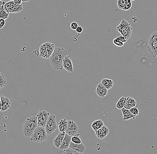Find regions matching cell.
<instances>
[{
    "mask_svg": "<svg viewBox=\"0 0 157 154\" xmlns=\"http://www.w3.org/2000/svg\"><path fill=\"white\" fill-rule=\"evenodd\" d=\"M67 54L68 50L67 49L63 48H55L49 58L51 67L56 70H62L63 69V60Z\"/></svg>",
    "mask_w": 157,
    "mask_h": 154,
    "instance_id": "6da1fadb",
    "label": "cell"
},
{
    "mask_svg": "<svg viewBox=\"0 0 157 154\" xmlns=\"http://www.w3.org/2000/svg\"><path fill=\"white\" fill-rule=\"evenodd\" d=\"M38 127L37 116H33L26 119L22 126V132L27 137H30L34 130Z\"/></svg>",
    "mask_w": 157,
    "mask_h": 154,
    "instance_id": "7a4b0ae2",
    "label": "cell"
},
{
    "mask_svg": "<svg viewBox=\"0 0 157 154\" xmlns=\"http://www.w3.org/2000/svg\"><path fill=\"white\" fill-rule=\"evenodd\" d=\"M30 138L31 140L37 143L43 142L46 140L47 139V134L45 127H37L34 130Z\"/></svg>",
    "mask_w": 157,
    "mask_h": 154,
    "instance_id": "3957f363",
    "label": "cell"
},
{
    "mask_svg": "<svg viewBox=\"0 0 157 154\" xmlns=\"http://www.w3.org/2000/svg\"><path fill=\"white\" fill-rule=\"evenodd\" d=\"M147 49L150 56L153 57L157 56V31L154 32L148 37Z\"/></svg>",
    "mask_w": 157,
    "mask_h": 154,
    "instance_id": "277c9868",
    "label": "cell"
},
{
    "mask_svg": "<svg viewBox=\"0 0 157 154\" xmlns=\"http://www.w3.org/2000/svg\"><path fill=\"white\" fill-rule=\"evenodd\" d=\"M117 29L127 40L131 36L132 28L130 24L124 19L122 20L121 23L117 27Z\"/></svg>",
    "mask_w": 157,
    "mask_h": 154,
    "instance_id": "5b68a950",
    "label": "cell"
},
{
    "mask_svg": "<svg viewBox=\"0 0 157 154\" xmlns=\"http://www.w3.org/2000/svg\"><path fill=\"white\" fill-rule=\"evenodd\" d=\"M54 44L50 43H45L40 46L39 55L44 58H49L54 49Z\"/></svg>",
    "mask_w": 157,
    "mask_h": 154,
    "instance_id": "8992f818",
    "label": "cell"
},
{
    "mask_svg": "<svg viewBox=\"0 0 157 154\" xmlns=\"http://www.w3.org/2000/svg\"><path fill=\"white\" fill-rule=\"evenodd\" d=\"M45 128L47 135H49L52 134L57 129L56 116L54 115H50Z\"/></svg>",
    "mask_w": 157,
    "mask_h": 154,
    "instance_id": "52a82bcc",
    "label": "cell"
},
{
    "mask_svg": "<svg viewBox=\"0 0 157 154\" xmlns=\"http://www.w3.org/2000/svg\"><path fill=\"white\" fill-rule=\"evenodd\" d=\"M4 9L9 13H19L23 10L22 5H18L15 3L14 1H10L5 3Z\"/></svg>",
    "mask_w": 157,
    "mask_h": 154,
    "instance_id": "ba28073f",
    "label": "cell"
},
{
    "mask_svg": "<svg viewBox=\"0 0 157 154\" xmlns=\"http://www.w3.org/2000/svg\"><path fill=\"white\" fill-rule=\"evenodd\" d=\"M50 115V113L46 111L39 112L36 115L38 119V126L45 127Z\"/></svg>",
    "mask_w": 157,
    "mask_h": 154,
    "instance_id": "9c48e42d",
    "label": "cell"
},
{
    "mask_svg": "<svg viewBox=\"0 0 157 154\" xmlns=\"http://www.w3.org/2000/svg\"><path fill=\"white\" fill-rule=\"evenodd\" d=\"M78 127L77 124L73 120H68V128L66 130V133L71 136H74L78 134Z\"/></svg>",
    "mask_w": 157,
    "mask_h": 154,
    "instance_id": "30bf717a",
    "label": "cell"
},
{
    "mask_svg": "<svg viewBox=\"0 0 157 154\" xmlns=\"http://www.w3.org/2000/svg\"><path fill=\"white\" fill-rule=\"evenodd\" d=\"M63 67L64 69L69 72H73V65L70 56H66L63 61Z\"/></svg>",
    "mask_w": 157,
    "mask_h": 154,
    "instance_id": "8fae6325",
    "label": "cell"
},
{
    "mask_svg": "<svg viewBox=\"0 0 157 154\" xmlns=\"http://www.w3.org/2000/svg\"><path fill=\"white\" fill-rule=\"evenodd\" d=\"M96 93L101 98H104L107 96L108 89L103 85L101 83H99L96 88Z\"/></svg>",
    "mask_w": 157,
    "mask_h": 154,
    "instance_id": "7c38bea8",
    "label": "cell"
},
{
    "mask_svg": "<svg viewBox=\"0 0 157 154\" xmlns=\"http://www.w3.org/2000/svg\"><path fill=\"white\" fill-rule=\"evenodd\" d=\"M1 112H5L11 108V102L7 97L1 96Z\"/></svg>",
    "mask_w": 157,
    "mask_h": 154,
    "instance_id": "4fadbf2b",
    "label": "cell"
},
{
    "mask_svg": "<svg viewBox=\"0 0 157 154\" xmlns=\"http://www.w3.org/2000/svg\"><path fill=\"white\" fill-rule=\"evenodd\" d=\"M109 130L106 126L104 125L101 128L95 131L96 136L100 139H103L109 134Z\"/></svg>",
    "mask_w": 157,
    "mask_h": 154,
    "instance_id": "5bb4252c",
    "label": "cell"
},
{
    "mask_svg": "<svg viewBox=\"0 0 157 154\" xmlns=\"http://www.w3.org/2000/svg\"><path fill=\"white\" fill-rule=\"evenodd\" d=\"M72 136L66 133L65 137L62 141V143L59 147V149L63 151V150H66L69 148V145L72 141Z\"/></svg>",
    "mask_w": 157,
    "mask_h": 154,
    "instance_id": "9a60e30c",
    "label": "cell"
},
{
    "mask_svg": "<svg viewBox=\"0 0 157 154\" xmlns=\"http://www.w3.org/2000/svg\"><path fill=\"white\" fill-rule=\"evenodd\" d=\"M65 135H66V132H60L58 135L53 140V144L56 148H59Z\"/></svg>",
    "mask_w": 157,
    "mask_h": 154,
    "instance_id": "2e32d148",
    "label": "cell"
},
{
    "mask_svg": "<svg viewBox=\"0 0 157 154\" xmlns=\"http://www.w3.org/2000/svg\"><path fill=\"white\" fill-rule=\"evenodd\" d=\"M69 148H72L80 153V154H83L86 150L85 146L83 143L76 144L72 141L69 145Z\"/></svg>",
    "mask_w": 157,
    "mask_h": 154,
    "instance_id": "e0dca14e",
    "label": "cell"
},
{
    "mask_svg": "<svg viewBox=\"0 0 157 154\" xmlns=\"http://www.w3.org/2000/svg\"><path fill=\"white\" fill-rule=\"evenodd\" d=\"M121 112H122V115H123V120H128L130 119H135V116L133 115L129 109H121Z\"/></svg>",
    "mask_w": 157,
    "mask_h": 154,
    "instance_id": "ac0fdd59",
    "label": "cell"
},
{
    "mask_svg": "<svg viewBox=\"0 0 157 154\" xmlns=\"http://www.w3.org/2000/svg\"><path fill=\"white\" fill-rule=\"evenodd\" d=\"M137 106L136 100L131 97H127L126 104L124 106L125 109H130L131 108Z\"/></svg>",
    "mask_w": 157,
    "mask_h": 154,
    "instance_id": "d6986e66",
    "label": "cell"
},
{
    "mask_svg": "<svg viewBox=\"0 0 157 154\" xmlns=\"http://www.w3.org/2000/svg\"><path fill=\"white\" fill-rule=\"evenodd\" d=\"M68 120L66 119H61L58 123V128L59 132H65L68 128Z\"/></svg>",
    "mask_w": 157,
    "mask_h": 154,
    "instance_id": "ffe728a7",
    "label": "cell"
},
{
    "mask_svg": "<svg viewBox=\"0 0 157 154\" xmlns=\"http://www.w3.org/2000/svg\"><path fill=\"white\" fill-rule=\"evenodd\" d=\"M127 40L123 36H118L115 38L113 40V43L115 45L118 47H122L124 45V44L127 42Z\"/></svg>",
    "mask_w": 157,
    "mask_h": 154,
    "instance_id": "44dd1931",
    "label": "cell"
},
{
    "mask_svg": "<svg viewBox=\"0 0 157 154\" xmlns=\"http://www.w3.org/2000/svg\"><path fill=\"white\" fill-rule=\"evenodd\" d=\"M104 125V123L103 121L101 119H98V120L94 121L92 123L91 125V127L95 132L98 129L101 128Z\"/></svg>",
    "mask_w": 157,
    "mask_h": 154,
    "instance_id": "7402d4cb",
    "label": "cell"
},
{
    "mask_svg": "<svg viewBox=\"0 0 157 154\" xmlns=\"http://www.w3.org/2000/svg\"><path fill=\"white\" fill-rule=\"evenodd\" d=\"M101 83L108 90H109V89H110V88H112L114 86V82L112 79L104 78V79H102L101 82Z\"/></svg>",
    "mask_w": 157,
    "mask_h": 154,
    "instance_id": "603a6c76",
    "label": "cell"
},
{
    "mask_svg": "<svg viewBox=\"0 0 157 154\" xmlns=\"http://www.w3.org/2000/svg\"><path fill=\"white\" fill-rule=\"evenodd\" d=\"M127 98V97H122L118 100L116 105V107L117 109H121L124 108V106L126 104Z\"/></svg>",
    "mask_w": 157,
    "mask_h": 154,
    "instance_id": "cb8c5ba5",
    "label": "cell"
},
{
    "mask_svg": "<svg viewBox=\"0 0 157 154\" xmlns=\"http://www.w3.org/2000/svg\"><path fill=\"white\" fill-rule=\"evenodd\" d=\"M6 84V80L2 72L0 74V88L2 89L3 87L5 86Z\"/></svg>",
    "mask_w": 157,
    "mask_h": 154,
    "instance_id": "d4e9b609",
    "label": "cell"
},
{
    "mask_svg": "<svg viewBox=\"0 0 157 154\" xmlns=\"http://www.w3.org/2000/svg\"><path fill=\"white\" fill-rule=\"evenodd\" d=\"M10 13L7 12L5 9H0V17L1 18L6 19L9 17Z\"/></svg>",
    "mask_w": 157,
    "mask_h": 154,
    "instance_id": "484cf974",
    "label": "cell"
},
{
    "mask_svg": "<svg viewBox=\"0 0 157 154\" xmlns=\"http://www.w3.org/2000/svg\"><path fill=\"white\" fill-rule=\"evenodd\" d=\"M128 1L129 0H117V5L119 9L123 10Z\"/></svg>",
    "mask_w": 157,
    "mask_h": 154,
    "instance_id": "4316f807",
    "label": "cell"
},
{
    "mask_svg": "<svg viewBox=\"0 0 157 154\" xmlns=\"http://www.w3.org/2000/svg\"><path fill=\"white\" fill-rule=\"evenodd\" d=\"M79 135H80L79 134H77L75 136H72V142L74 143H76V144H80V143H82V140H81L80 138L78 137Z\"/></svg>",
    "mask_w": 157,
    "mask_h": 154,
    "instance_id": "83f0119b",
    "label": "cell"
},
{
    "mask_svg": "<svg viewBox=\"0 0 157 154\" xmlns=\"http://www.w3.org/2000/svg\"><path fill=\"white\" fill-rule=\"evenodd\" d=\"M62 153L65 154H80V153L72 149V148H69L66 150H63Z\"/></svg>",
    "mask_w": 157,
    "mask_h": 154,
    "instance_id": "f1b7e54d",
    "label": "cell"
},
{
    "mask_svg": "<svg viewBox=\"0 0 157 154\" xmlns=\"http://www.w3.org/2000/svg\"><path fill=\"white\" fill-rule=\"evenodd\" d=\"M130 111L131 112L133 115L137 116L139 114V110L137 109V106H135V107H133V108H131L130 109H129Z\"/></svg>",
    "mask_w": 157,
    "mask_h": 154,
    "instance_id": "f546056e",
    "label": "cell"
},
{
    "mask_svg": "<svg viewBox=\"0 0 157 154\" xmlns=\"http://www.w3.org/2000/svg\"><path fill=\"white\" fill-rule=\"evenodd\" d=\"M78 26V23L75 21L72 22L70 25V27L73 30H75L76 29H77V27Z\"/></svg>",
    "mask_w": 157,
    "mask_h": 154,
    "instance_id": "4dcf8cb0",
    "label": "cell"
},
{
    "mask_svg": "<svg viewBox=\"0 0 157 154\" xmlns=\"http://www.w3.org/2000/svg\"><path fill=\"white\" fill-rule=\"evenodd\" d=\"M132 6L131 0H129L127 2L126 4L125 7H124V10H128L130 9Z\"/></svg>",
    "mask_w": 157,
    "mask_h": 154,
    "instance_id": "1f68e13d",
    "label": "cell"
},
{
    "mask_svg": "<svg viewBox=\"0 0 157 154\" xmlns=\"http://www.w3.org/2000/svg\"><path fill=\"white\" fill-rule=\"evenodd\" d=\"M5 21L4 19H0V29H2L5 25Z\"/></svg>",
    "mask_w": 157,
    "mask_h": 154,
    "instance_id": "d6a6232c",
    "label": "cell"
},
{
    "mask_svg": "<svg viewBox=\"0 0 157 154\" xmlns=\"http://www.w3.org/2000/svg\"><path fill=\"white\" fill-rule=\"evenodd\" d=\"M83 27L81 26H78L77 29H76V30H75V31L76 32L79 34V33H81L83 32Z\"/></svg>",
    "mask_w": 157,
    "mask_h": 154,
    "instance_id": "836d02e7",
    "label": "cell"
},
{
    "mask_svg": "<svg viewBox=\"0 0 157 154\" xmlns=\"http://www.w3.org/2000/svg\"><path fill=\"white\" fill-rule=\"evenodd\" d=\"M13 1H14L15 3L20 5H22V2H23L22 0H14Z\"/></svg>",
    "mask_w": 157,
    "mask_h": 154,
    "instance_id": "e575fe53",
    "label": "cell"
},
{
    "mask_svg": "<svg viewBox=\"0 0 157 154\" xmlns=\"http://www.w3.org/2000/svg\"><path fill=\"white\" fill-rule=\"evenodd\" d=\"M23 2H30V0H22Z\"/></svg>",
    "mask_w": 157,
    "mask_h": 154,
    "instance_id": "d590c367",
    "label": "cell"
},
{
    "mask_svg": "<svg viewBox=\"0 0 157 154\" xmlns=\"http://www.w3.org/2000/svg\"><path fill=\"white\" fill-rule=\"evenodd\" d=\"M10 1H13L14 0H9Z\"/></svg>",
    "mask_w": 157,
    "mask_h": 154,
    "instance_id": "8d00e7d4",
    "label": "cell"
},
{
    "mask_svg": "<svg viewBox=\"0 0 157 154\" xmlns=\"http://www.w3.org/2000/svg\"><path fill=\"white\" fill-rule=\"evenodd\" d=\"M132 1H134V0H132Z\"/></svg>",
    "mask_w": 157,
    "mask_h": 154,
    "instance_id": "74e56055",
    "label": "cell"
},
{
    "mask_svg": "<svg viewBox=\"0 0 157 154\" xmlns=\"http://www.w3.org/2000/svg\"></svg>",
    "mask_w": 157,
    "mask_h": 154,
    "instance_id": "f35d334b",
    "label": "cell"
}]
</instances>
